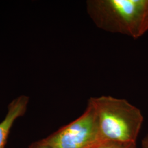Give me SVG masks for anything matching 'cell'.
Listing matches in <instances>:
<instances>
[{
  "label": "cell",
  "mask_w": 148,
  "mask_h": 148,
  "mask_svg": "<svg viewBox=\"0 0 148 148\" xmlns=\"http://www.w3.org/2000/svg\"><path fill=\"white\" fill-rule=\"evenodd\" d=\"M86 10L101 30L134 39L148 31V0H88Z\"/></svg>",
  "instance_id": "6da1fadb"
},
{
  "label": "cell",
  "mask_w": 148,
  "mask_h": 148,
  "mask_svg": "<svg viewBox=\"0 0 148 148\" xmlns=\"http://www.w3.org/2000/svg\"><path fill=\"white\" fill-rule=\"evenodd\" d=\"M88 101L95 109L101 141L137 143L144 119L137 107L110 95L92 97Z\"/></svg>",
  "instance_id": "7a4b0ae2"
},
{
  "label": "cell",
  "mask_w": 148,
  "mask_h": 148,
  "mask_svg": "<svg viewBox=\"0 0 148 148\" xmlns=\"http://www.w3.org/2000/svg\"><path fill=\"white\" fill-rule=\"evenodd\" d=\"M42 140L54 148H88L101 141L93 106L88 101L81 116Z\"/></svg>",
  "instance_id": "3957f363"
},
{
  "label": "cell",
  "mask_w": 148,
  "mask_h": 148,
  "mask_svg": "<svg viewBox=\"0 0 148 148\" xmlns=\"http://www.w3.org/2000/svg\"><path fill=\"white\" fill-rule=\"evenodd\" d=\"M29 101L26 95L18 97L11 101L8 106L5 118L0 122V148H5L7 138L16 120L25 114Z\"/></svg>",
  "instance_id": "277c9868"
},
{
  "label": "cell",
  "mask_w": 148,
  "mask_h": 148,
  "mask_svg": "<svg viewBox=\"0 0 148 148\" xmlns=\"http://www.w3.org/2000/svg\"><path fill=\"white\" fill-rule=\"evenodd\" d=\"M137 143L117 141H100L93 148H137Z\"/></svg>",
  "instance_id": "5b68a950"
},
{
  "label": "cell",
  "mask_w": 148,
  "mask_h": 148,
  "mask_svg": "<svg viewBox=\"0 0 148 148\" xmlns=\"http://www.w3.org/2000/svg\"><path fill=\"white\" fill-rule=\"evenodd\" d=\"M30 148H54L45 143L43 140L32 144Z\"/></svg>",
  "instance_id": "8992f818"
},
{
  "label": "cell",
  "mask_w": 148,
  "mask_h": 148,
  "mask_svg": "<svg viewBox=\"0 0 148 148\" xmlns=\"http://www.w3.org/2000/svg\"><path fill=\"white\" fill-rule=\"evenodd\" d=\"M142 148H148V135L144 138L142 141Z\"/></svg>",
  "instance_id": "52a82bcc"
},
{
  "label": "cell",
  "mask_w": 148,
  "mask_h": 148,
  "mask_svg": "<svg viewBox=\"0 0 148 148\" xmlns=\"http://www.w3.org/2000/svg\"><path fill=\"white\" fill-rule=\"evenodd\" d=\"M95 145H93V146H92V147H90V148H94V146Z\"/></svg>",
  "instance_id": "ba28073f"
}]
</instances>
